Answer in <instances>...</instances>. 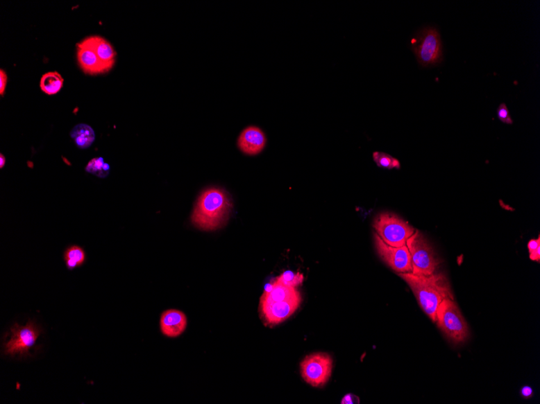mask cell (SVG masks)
Wrapping results in <instances>:
<instances>
[{
  "label": "cell",
  "mask_w": 540,
  "mask_h": 404,
  "mask_svg": "<svg viewBox=\"0 0 540 404\" xmlns=\"http://www.w3.org/2000/svg\"><path fill=\"white\" fill-rule=\"evenodd\" d=\"M409 285L417 302L425 314L436 322L437 310L445 299H455L449 280L443 273L417 275L412 273L397 274Z\"/></svg>",
  "instance_id": "1"
},
{
  "label": "cell",
  "mask_w": 540,
  "mask_h": 404,
  "mask_svg": "<svg viewBox=\"0 0 540 404\" xmlns=\"http://www.w3.org/2000/svg\"><path fill=\"white\" fill-rule=\"evenodd\" d=\"M232 209V200L227 192L218 187H211L199 197L191 221L201 230L214 231L227 222Z\"/></svg>",
  "instance_id": "2"
},
{
  "label": "cell",
  "mask_w": 540,
  "mask_h": 404,
  "mask_svg": "<svg viewBox=\"0 0 540 404\" xmlns=\"http://www.w3.org/2000/svg\"><path fill=\"white\" fill-rule=\"evenodd\" d=\"M42 328L33 320L24 325L14 324L4 335L3 355L12 358H27L32 355Z\"/></svg>",
  "instance_id": "3"
},
{
  "label": "cell",
  "mask_w": 540,
  "mask_h": 404,
  "mask_svg": "<svg viewBox=\"0 0 540 404\" xmlns=\"http://www.w3.org/2000/svg\"><path fill=\"white\" fill-rule=\"evenodd\" d=\"M436 322L454 344L463 343L469 337V325L454 299H445L440 304Z\"/></svg>",
  "instance_id": "4"
},
{
  "label": "cell",
  "mask_w": 540,
  "mask_h": 404,
  "mask_svg": "<svg viewBox=\"0 0 540 404\" xmlns=\"http://www.w3.org/2000/svg\"><path fill=\"white\" fill-rule=\"evenodd\" d=\"M406 245L410 254L412 274L431 275L436 272L440 260L429 241L419 230H415L414 234L407 239Z\"/></svg>",
  "instance_id": "5"
},
{
  "label": "cell",
  "mask_w": 540,
  "mask_h": 404,
  "mask_svg": "<svg viewBox=\"0 0 540 404\" xmlns=\"http://www.w3.org/2000/svg\"><path fill=\"white\" fill-rule=\"evenodd\" d=\"M376 234L385 243L394 247L406 245L407 239L414 234L416 229L395 213H382L376 216L373 223Z\"/></svg>",
  "instance_id": "6"
},
{
  "label": "cell",
  "mask_w": 540,
  "mask_h": 404,
  "mask_svg": "<svg viewBox=\"0 0 540 404\" xmlns=\"http://www.w3.org/2000/svg\"><path fill=\"white\" fill-rule=\"evenodd\" d=\"M412 49L421 67L434 66L443 61V45L435 28L421 29L412 40Z\"/></svg>",
  "instance_id": "7"
},
{
  "label": "cell",
  "mask_w": 540,
  "mask_h": 404,
  "mask_svg": "<svg viewBox=\"0 0 540 404\" xmlns=\"http://www.w3.org/2000/svg\"><path fill=\"white\" fill-rule=\"evenodd\" d=\"M332 359L328 354L312 353L301 362V376L304 381L314 387L323 386L332 376Z\"/></svg>",
  "instance_id": "8"
},
{
  "label": "cell",
  "mask_w": 540,
  "mask_h": 404,
  "mask_svg": "<svg viewBox=\"0 0 540 404\" xmlns=\"http://www.w3.org/2000/svg\"><path fill=\"white\" fill-rule=\"evenodd\" d=\"M376 249L380 258L397 274L412 272L411 257L407 245L394 247L387 245L377 234H374Z\"/></svg>",
  "instance_id": "9"
},
{
  "label": "cell",
  "mask_w": 540,
  "mask_h": 404,
  "mask_svg": "<svg viewBox=\"0 0 540 404\" xmlns=\"http://www.w3.org/2000/svg\"><path fill=\"white\" fill-rule=\"evenodd\" d=\"M301 294L291 299L276 302H260L262 317L269 325L281 324L291 317L301 305Z\"/></svg>",
  "instance_id": "10"
},
{
  "label": "cell",
  "mask_w": 540,
  "mask_h": 404,
  "mask_svg": "<svg viewBox=\"0 0 540 404\" xmlns=\"http://www.w3.org/2000/svg\"><path fill=\"white\" fill-rule=\"evenodd\" d=\"M266 134L257 126H248L239 134L237 146L243 154L256 156L264 150L267 146Z\"/></svg>",
  "instance_id": "11"
},
{
  "label": "cell",
  "mask_w": 540,
  "mask_h": 404,
  "mask_svg": "<svg viewBox=\"0 0 540 404\" xmlns=\"http://www.w3.org/2000/svg\"><path fill=\"white\" fill-rule=\"evenodd\" d=\"M160 324L161 332L165 337L176 338L180 337L187 328V317L179 310L169 309L162 313Z\"/></svg>",
  "instance_id": "12"
},
{
  "label": "cell",
  "mask_w": 540,
  "mask_h": 404,
  "mask_svg": "<svg viewBox=\"0 0 540 404\" xmlns=\"http://www.w3.org/2000/svg\"><path fill=\"white\" fill-rule=\"evenodd\" d=\"M82 45L90 47L94 51L109 71L114 67L117 53L111 44L99 36L88 37L81 42Z\"/></svg>",
  "instance_id": "13"
},
{
  "label": "cell",
  "mask_w": 540,
  "mask_h": 404,
  "mask_svg": "<svg viewBox=\"0 0 540 404\" xmlns=\"http://www.w3.org/2000/svg\"><path fill=\"white\" fill-rule=\"evenodd\" d=\"M76 46L78 62L83 72L87 75H99L109 71L92 49L81 42Z\"/></svg>",
  "instance_id": "14"
},
{
  "label": "cell",
  "mask_w": 540,
  "mask_h": 404,
  "mask_svg": "<svg viewBox=\"0 0 540 404\" xmlns=\"http://www.w3.org/2000/svg\"><path fill=\"white\" fill-rule=\"evenodd\" d=\"M71 137L76 145L81 149L85 150L90 148L96 140L94 130L90 125L78 124L73 128Z\"/></svg>",
  "instance_id": "15"
},
{
  "label": "cell",
  "mask_w": 540,
  "mask_h": 404,
  "mask_svg": "<svg viewBox=\"0 0 540 404\" xmlns=\"http://www.w3.org/2000/svg\"><path fill=\"white\" fill-rule=\"evenodd\" d=\"M63 83H65V80L60 73L48 72L42 76L40 87L44 93L52 96L61 91Z\"/></svg>",
  "instance_id": "16"
},
{
  "label": "cell",
  "mask_w": 540,
  "mask_h": 404,
  "mask_svg": "<svg viewBox=\"0 0 540 404\" xmlns=\"http://www.w3.org/2000/svg\"><path fill=\"white\" fill-rule=\"evenodd\" d=\"M63 258H65L67 268L72 270L81 267L85 264L86 253L81 246L71 245L65 250Z\"/></svg>",
  "instance_id": "17"
},
{
  "label": "cell",
  "mask_w": 540,
  "mask_h": 404,
  "mask_svg": "<svg viewBox=\"0 0 540 404\" xmlns=\"http://www.w3.org/2000/svg\"><path fill=\"white\" fill-rule=\"evenodd\" d=\"M373 160H374L377 166L382 169L400 170L401 167L399 160L382 152L376 151L373 152Z\"/></svg>",
  "instance_id": "18"
},
{
  "label": "cell",
  "mask_w": 540,
  "mask_h": 404,
  "mask_svg": "<svg viewBox=\"0 0 540 404\" xmlns=\"http://www.w3.org/2000/svg\"><path fill=\"white\" fill-rule=\"evenodd\" d=\"M85 170L87 173L105 179L110 175V166L101 157L93 159L88 162Z\"/></svg>",
  "instance_id": "19"
},
{
  "label": "cell",
  "mask_w": 540,
  "mask_h": 404,
  "mask_svg": "<svg viewBox=\"0 0 540 404\" xmlns=\"http://www.w3.org/2000/svg\"><path fill=\"white\" fill-rule=\"evenodd\" d=\"M304 276L301 273H294L292 271H286L276 279L278 282L282 283L288 287L297 288L299 285L303 282Z\"/></svg>",
  "instance_id": "20"
},
{
  "label": "cell",
  "mask_w": 540,
  "mask_h": 404,
  "mask_svg": "<svg viewBox=\"0 0 540 404\" xmlns=\"http://www.w3.org/2000/svg\"><path fill=\"white\" fill-rule=\"evenodd\" d=\"M497 116L498 120L503 122V124L513 125V120L512 116H510L509 111L505 103H500L497 110Z\"/></svg>",
  "instance_id": "21"
},
{
  "label": "cell",
  "mask_w": 540,
  "mask_h": 404,
  "mask_svg": "<svg viewBox=\"0 0 540 404\" xmlns=\"http://www.w3.org/2000/svg\"><path fill=\"white\" fill-rule=\"evenodd\" d=\"M8 82L7 73L3 70L0 71V94L3 96Z\"/></svg>",
  "instance_id": "22"
},
{
  "label": "cell",
  "mask_w": 540,
  "mask_h": 404,
  "mask_svg": "<svg viewBox=\"0 0 540 404\" xmlns=\"http://www.w3.org/2000/svg\"><path fill=\"white\" fill-rule=\"evenodd\" d=\"M540 247V236H539V238L537 239H532L529 241L528 244V249L529 254L534 252V251H536L538 248Z\"/></svg>",
  "instance_id": "23"
},
{
  "label": "cell",
  "mask_w": 540,
  "mask_h": 404,
  "mask_svg": "<svg viewBox=\"0 0 540 404\" xmlns=\"http://www.w3.org/2000/svg\"><path fill=\"white\" fill-rule=\"evenodd\" d=\"M521 395L525 398H532L533 396V390L531 387L525 386L521 389Z\"/></svg>",
  "instance_id": "24"
},
{
  "label": "cell",
  "mask_w": 540,
  "mask_h": 404,
  "mask_svg": "<svg viewBox=\"0 0 540 404\" xmlns=\"http://www.w3.org/2000/svg\"><path fill=\"white\" fill-rule=\"evenodd\" d=\"M357 397L356 396H353L351 394H348V395H346L345 397L343 398V400L341 401V403H358L360 401H356L355 398Z\"/></svg>",
  "instance_id": "25"
},
{
  "label": "cell",
  "mask_w": 540,
  "mask_h": 404,
  "mask_svg": "<svg viewBox=\"0 0 540 404\" xmlns=\"http://www.w3.org/2000/svg\"><path fill=\"white\" fill-rule=\"evenodd\" d=\"M530 259L534 261V262L539 263L540 261V247L536 251H534L532 254H530Z\"/></svg>",
  "instance_id": "26"
},
{
  "label": "cell",
  "mask_w": 540,
  "mask_h": 404,
  "mask_svg": "<svg viewBox=\"0 0 540 404\" xmlns=\"http://www.w3.org/2000/svg\"><path fill=\"white\" fill-rule=\"evenodd\" d=\"M5 164H6V159L3 155H0V168L3 169Z\"/></svg>",
  "instance_id": "27"
}]
</instances>
